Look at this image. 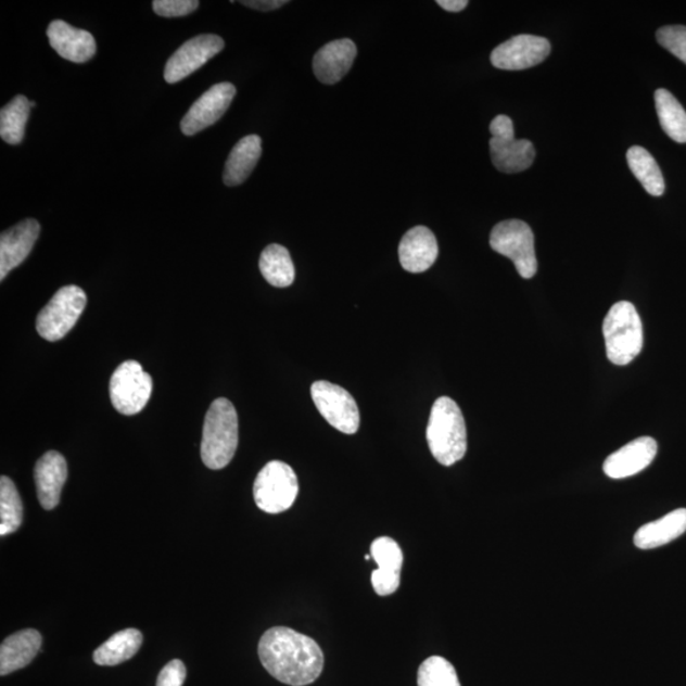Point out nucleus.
<instances>
[{
    "label": "nucleus",
    "mask_w": 686,
    "mask_h": 686,
    "mask_svg": "<svg viewBox=\"0 0 686 686\" xmlns=\"http://www.w3.org/2000/svg\"><path fill=\"white\" fill-rule=\"evenodd\" d=\"M258 656L268 674L292 686L315 683L325 666V656L316 640L287 626L265 632Z\"/></svg>",
    "instance_id": "nucleus-1"
},
{
    "label": "nucleus",
    "mask_w": 686,
    "mask_h": 686,
    "mask_svg": "<svg viewBox=\"0 0 686 686\" xmlns=\"http://www.w3.org/2000/svg\"><path fill=\"white\" fill-rule=\"evenodd\" d=\"M430 452L440 465L450 467L465 458L467 428L463 414L449 397H440L432 406L427 430Z\"/></svg>",
    "instance_id": "nucleus-2"
},
{
    "label": "nucleus",
    "mask_w": 686,
    "mask_h": 686,
    "mask_svg": "<svg viewBox=\"0 0 686 686\" xmlns=\"http://www.w3.org/2000/svg\"><path fill=\"white\" fill-rule=\"evenodd\" d=\"M240 440L238 415L232 402L215 399L205 417L201 459L207 468L218 471L232 461Z\"/></svg>",
    "instance_id": "nucleus-3"
},
{
    "label": "nucleus",
    "mask_w": 686,
    "mask_h": 686,
    "mask_svg": "<svg viewBox=\"0 0 686 686\" xmlns=\"http://www.w3.org/2000/svg\"><path fill=\"white\" fill-rule=\"evenodd\" d=\"M602 334L610 363L624 367L635 360L644 347V327L635 305L614 304L604 319Z\"/></svg>",
    "instance_id": "nucleus-4"
},
{
    "label": "nucleus",
    "mask_w": 686,
    "mask_h": 686,
    "mask_svg": "<svg viewBox=\"0 0 686 686\" xmlns=\"http://www.w3.org/2000/svg\"><path fill=\"white\" fill-rule=\"evenodd\" d=\"M490 245L499 255L512 261L521 278L532 279L538 271L534 234L526 223L517 219L498 223L492 229Z\"/></svg>",
    "instance_id": "nucleus-5"
},
{
    "label": "nucleus",
    "mask_w": 686,
    "mask_h": 686,
    "mask_svg": "<svg viewBox=\"0 0 686 686\" xmlns=\"http://www.w3.org/2000/svg\"><path fill=\"white\" fill-rule=\"evenodd\" d=\"M300 483L293 468L280 460L270 461L257 475L253 484V497L267 513H280L295 503Z\"/></svg>",
    "instance_id": "nucleus-6"
},
{
    "label": "nucleus",
    "mask_w": 686,
    "mask_h": 686,
    "mask_svg": "<svg viewBox=\"0 0 686 686\" xmlns=\"http://www.w3.org/2000/svg\"><path fill=\"white\" fill-rule=\"evenodd\" d=\"M87 305V295L77 285L59 289L37 316L36 330L42 339L56 342L65 338Z\"/></svg>",
    "instance_id": "nucleus-7"
},
{
    "label": "nucleus",
    "mask_w": 686,
    "mask_h": 686,
    "mask_svg": "<svg viewBox=\"0 0 686 686\" xmlns=\"http://www.w3.org/2000/svg\"><path fill=\"white\" fill-rule=\"evenodd\" d=\"M492 163L504 174H519L531 168L535 160L532 141L514 139L513 124L509 116L498 115L490 125Z\"/></svg>",
    "instance_id": "nucleus-8"
},
{
    "label": "nucleus",
    "mask_w": 686,
    "mask_h": 686,
    "mask_svg": "<svg viewBox=\"0 0 686 686\" xmlns=\"http://www.w3.org/2000/svg\"><path fill=\"white\" fill-rule=\"evenodd\" d=\"M153 391L152 377L138 361L128 360L110 380V398L118 414L137 415L145 408Z\"/></svg>",
    "instance_id": "nucleus-9"
},
{
    "label": "nucleus",
    "mask_w": 686,
    "mask_h": 686,
    "mask_svg": "<svg viewBox=\"0 0 686 686\" xmlns=\"http://www.w3.org/2000/svg\"><path fill=\"white\" fill-rule=\"evenodd\" d=\"M310 393L319 414L332 428L342 434H356L360 428V412L352 394L325 380L313 383Z\"/></svg>",
    "instance_id": "nucleus-10"
},
{
    "label": "nucleus",
    "mask_w": 686,
    "mask_h": 686,
    "mask_svg": "<svg viewBox=\"0 0 686 686\" xmlns=\"http://www.w3.org/2000/svg\"><path fill=\"white\" fill-rule=\"evenodd\" d=\"M550 42L544 37L518 35L492 51L491 63L497 69L524 71L546 61Z\"/></svg>",
    "instance_id": "nucleus-11"
},
{
    "label": "nucleus",
    "mask_w": 686,
    "mask_h": 686,
    "mask_svg": "<svg viewBox=\"0 0 686 686\" xmlns=\"http://www.w3.org/2000/svg\"><path fill=\"white\" fill-rule=\"evenodd\" d=\"M226 47L221 37L216 35H200L185 42L174 55L169 58L164 79L167 84L174 85L191 76L205 65Z\"/></svg>",
    "instance_id": "nucleus-12"
},
{
    "label": "nucleus",
    "mask_w": 686,
    "mask_h": 686,
    "mask_svg": "<svg viewBox=\"0 0 686 686\" xmlns=\"http://www.w3.org/2000/svg\"><path fill=\"white\" fill-rule=\"evenodd\" d=\"M236 93V87L227 81L208 89L192 104L188 114L182 118L181 130L185 136H195V134L218 123L232 103Z\"/></svg>",
    "instance_id": "nucleus-13"
},
{
    "label": "nucleus",
    "mask_w": 686,
    "mask_h": 686,
    "mask_svg": "<svg viewBox=\"0 0 686 686\" xmlns=\"http://www.w3.org/2000/svg\"><path fill=\"white\" fill-rule=\"evenodd\" d=\"M371 557L378 570L371 573V584L379 596H390L398 590L404 554L398 543L390 536H380L371 544Z\"/></svg>",
    "instance_id": "nucleus-14"
},
{
    "label": "nucleus",
    "mask_w": 686,
    "mask_h": 686,
    "mask_svg": "<svg viewBox=\"0 0 686 686\" xmlns=\"http://www.w3.org/2000/svg\"><path fill=\"white\" fill-rule=\"evenodd\" d=\"M658 454V443L650 436L633 440L604 461V473L609 479L624 480L645 471Z\"/></svg>",
    "instance_id": "nucleus-15"
},
{
    "label": "nucleus",
    "mask_w": 686,
    "mask_h": 686,
    "mask_svg": "<svg viewBox=\"0 0 686 686\" xmlns=\"http://www.w3.org/2000/svg\"><path fill=\"white\" fill-rule=\"evenodd\" d=\"M40 236V224L26 219L5 230L0 237V280L20 266L31 253Z\"/></svg>",
    "instance_id": "nucleus-16"
},
{
    "label": "nucleus",
    "mask_w": 686,
    "mask_h": 686,
    "mask_svg": "<svg viewBox=\"0 0 686 686\" xmlns=\"http://www.w3.org/2000/svg\"><path fill=\"white\" fill-rule=\"evenodd\" d=\"M48 37L51 48L63 59L73 63H87L91 61L97 51L94 37L91 33L73 27L62 20L51 22Z\"/></svg>",
    "instance_id": "nucleus-17"
},
{
    "label": "nucleus",
    "mask_w": 686,
    "mask_h": 686,
    "mask_svg": "<svg viewBox=\"0 0 686 686\" xmlns=\"http://www.w3.org/2000/svg\"><path fill=\"white\" fill-rule=\"evenodd\" d=\"M68 480V466L61 453L48 452L35 466L37 496L45 510H52L61 503L64 484Z\"/></svg>",
    "instance_id": "nucleus-18"
},
{
    "label": "nucleus",
    "mask_w": 686,
    "mask_h": 686,
    "mask_svg": "<svg viewBox=\"0 0 686 686\" xmlns=\"http://www.w3.org/2000/svg\"><path fill=\"white\" fill-rule=\"evenodd\" d=\"M356 55L357 49L353 40L342 39L328 42L313 59V71L320 84L327 86L339 84L352 69Z\"/></svg>",
    "instance_id": "nucleus-19"
},
{
    "label": "nucleus",
    "mask_w": 686,
    "mask_h": 686,
    "mask_svg": "<svg viewBox=\"0 0 686 686\" xmlns=\"http://www.w3.org/2000/svg\"><path fill=\"white\" fill-rule=\"evenodd\" d=\"M399 263L406 271L421 274L436 263L439 245L436 237L427 227H415L402 238Z\"/></svg>",
    "instance_id": "nucleus-20"
},
{
    "label": "nucleus",
    "mask_w": 686,
    "mask_h": 686,
    "mask_svg": "<svg viewBox=\"0 0 686 686\" xmlns=\"http://www.w3.org/2000/svg\"><path fill=\"white\" fill-rule=\"evenodd\" d=\"M42 637L35 630H24L5 638L0 646V675L5 676L24 669L39 653Z\"/></svg>",
    "instance_id": "nucleus-21"
},
{
    "label": "nucleus",
    "mask_w": 686,
    "mask_h": 686,
    "mask_svg": "<svg viewBox=\"0 0 686 686\" xmlns=\"http://www.w3.org/2000/svg\"><path fill=\"white\" fill-rule=\"evenodd\" d=\"M261 154H263V140L258 136L244 137L238 141L228 156L223 175L224 183L228 188H234L247 180L256 168Z\"/></svg>",
    "instance_id": "nucleus-22"
},
{
    "label": "nucleus",
    "mask_w": 686,
    "mask_h": 686,
    "mask_svg": "<svg viewBox=\"0 0 686 686\" xmlns=\"http://www.w3.org/2000/svg\"><path fill=\"white\" fill-rule=\"evenodd\" d=\"M686 532V509H677L665 517L640 526L635 534V546L639 549H653L666 546Z\"/></svg>",
    "instance_id": "nucleus-23"
},
{
    "label": "nucleus",
    "mask_w": 686,
    "mask_h": 686,
    "mask_svg": "<svg viewBox=\"0 0 686 686\" xmlns=\"http://www.w3.org/2000/svg\"><path fill=\"white\" fill-rule=\"evenodd\" d=\"M143 635L138 630L128 628L115 633L106 643L97 648L93 661L100 666H115L130 660L140 650Z\"/></svg>",
    "instance_id": "nucleus-24"
},
{
    "label": "nucleus",
    "mask_w": 686,
    "mask_h": 686,
    "mask_svg": "<svg viewBox=\"0 0 686 686\" xmlns=\"http://www.w3.org/2000/svg\"><path fill=\"white\" fill-rule=\"evenodd\" d=\"M259 270L275 288H288L295 279V267L289 251L280 244H270L259 258Z\"/></svg>",
    "instance_id": "nucleus-25"
},
{
    "label": "nucleus",
    "mask_w": 686,
    "mask_h": 686,
    "mask_svg": "<svg viewBox=\"0 0 686 686\" xmlns=\"http://www.w3.org/2000/svg\"><path fill=\"white\" fill-rule=\"evenodd\" d=\"M626 162H628L632 174L643 183L650 195L655 198L663 195L665 181H663L658 162L655 161L650 152H647L643 147H632L626 152Z\"/></svg>",
    "instance_id": "nucleus-26"
},
{
    "label": "nucleus",
    "mask_w": 686,
    "mask_h": 686,
    "mask_svg": "<svg viewBox=\"0 0 686 686\" xmlns=\"http://www.w3.org/2000/svg\"><path fill=\"white\" fill-rule=\"evenodd\" d=\"M655 103L663 131L676 143H686V111L681 102L668 89L661 88L655 93Z\"/></svg>",
    "instance_id": "nucleus-27"
},
{
    "label": "nucleus",
    "mask_w": 686,
    "mask_h": 686,
    "mask_svg": "<svg viewBox=\"0 0 686 686\" xmlns=\"http://www.w3.org/2000/svg\"><path fill=\"white\" fill-rule=\"evenodd\" d=\"M29 110L31 101L20 94L0 111V137L7 144L18 145L24 140Z\"/></svg>",
    "instance_id": "nucleus-28"
},
{
    "label": "nucleus",
    "mask_w": 686,
    "mask_h": 686,
    "mask_svg": "<svg viewBox=\"0 0 686 686\" xmlns=\"http://www.w3.org/2000/svg\"><path fill=\"white\" fill-rule=\"evenodd\" d=\"M24 521V504L9 477L0 479V535L16 533Z\"/></svg>",
    "instance_id": "nucleus-29"
},
{
    "label": "nucleus",
    "mask_w": 686,
    "mask_h": 686,
    "mask_svg": "<svg viewBox=\"0 0 686 686\" xmlns=\"http://www.w3.org/2000/svg\"><path fill=\"white\" fill-rule=\"evenodd\" d=\"M419 686H461L457 671L452 663L440 656H432L422 662L417 675Z\"/></svg>",
    "instance_id": "nucleus-30"
},
{
    "label": "nucleus",
    "mask_w": 686,
    "mask_h": 686,
    "mask_svg": "<svg viewBox=\"0 0 686 686\" xmlns=\"http://www.w3.org/2000/svg\"><path fill=\"white\" fill-rule=\"evenodd\" d=\"M663 49L686 64V26H665L656 34Z\"/></svg>",
    "instance_id": "nucleus-31"
},
{
    "label": "nucleus",
    "mask_w": 686,
    "mask_h": 686,
    "mask_svg": "<svg viewBox=\"0 0 686 686\" xmlns=\"http://www.w3.org/2000/svg\"><path fill=\"white\" fill-rule=\"evenodd\" d=\"M198 0H155L153 10L161 17H183L199 9Z\"/></svg>",
    "instance_id": "nucleus-32"
},
{
    "label": "nucleus",
    "mask_w": 686,
    "mask_h": 686,
    "mask_svg": "<svg viewBox=\"0 0 686 686\" xmlns=\"http://www.w3.org/2000/svg\"><path fill=\"white\" fill-rule=\"evenodd\" d=\"M185 663L181 660H172L161 671L158 678H156V686H182L186 681Z\"/></svg>",
    "instance_id": "nucleus-33"
},
{
    "label": "nucleus",
    "mask_w": 686,
    "mask_h": 686,
    "mask_svg": "<svg viewBox=\"0 0 686 686\" xmlns=\"http://www.w3.org/2000/svg\"><path fill=\"white\" fill-rule=\"evenodd\" d=\"M288 3L287 0H243V2H241V4L249 7V9L261 12L279 10Z\"/></svg>",
    "instance_id": "nucleus-34"
},
{
    "label": "nucleus",
    "mask_w": 686,
    "mask_h": 686,
    "mask_svg": "<svg viewBox=\"0 0 686 686\" xmlns=\"http://www.w3.org/2000/svg\"><path fill=\"white\" fill-rule=\"evenodd\" d=\"M437 5L447 12H461L467 9V0H437Z\"/></svg>",
    "instance_id": "nucleus-35"
}]
</instances>
